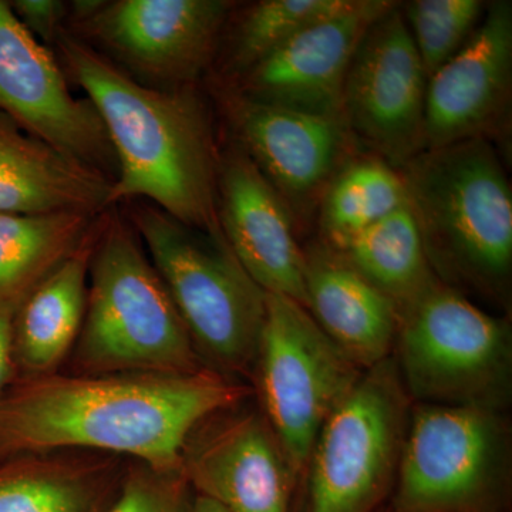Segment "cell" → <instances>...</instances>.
I'll return each instance as SVG.
<instances>
[{
    "label": "cell",
    "mask_w": 512,
    "mask_h": 512,
    "mask_svg": "<svg viewBox=\"0 0 512 512\" xmlns=\"http://www.w3.org/2000/svg\"><path fill=\"white\" fill-rule=\"evenodd\" d=\"M126 458L84 451L25 454L0 461V512H107Z\"/></svg>",
    "instance_id": "21"
},
{
    "label": "cell",
    "mask_w": 512,
    "mask_h": 512,
    "mask_svg": "<svg viewBox=\"0 0 512 512\" xmlns=\"http://www.w3.org/2000/svg\"><path fill=\"white\" fill-rule=\"evenodd\" d=\"M69 74L99 111L117 160L110 207L146 201L214 237L221 150L197 86L157 89L137 82L79 37L57 42Z\"/></svg>",
    "instance_id": "2"
},
{
    "label": "cell",
    "mask_w": 512,
    "mask_h": 512,
    "mask_svg": "<svg viewBox=\"0 0 512 512\" xmlns=\"http://www.w3.org/2000/svg\"><path fill=\"white\" fill-rule=\"evenodd\" d=\"M338 254L399 312L440 281L431 269L407 202L356 235Z\"/></svg>",
    "instance_id": "23"
},
{
    "label": "cell",
    "mask_w": 512,
    "mask_h": 512,
    "mask_svg": "<svg viewBox=\"0 0 512 512\" xmlns=\"http://www.w3.org/2000/svg\"><path fill=\"white\" fill-rule=\"evenodd\" d=\"M357 0H262L252 3L225 36L220 82H232L292 37L355 6Z\"/></svg>",
    "instance_id": "25"
},
{
    "label": "cell",
    "mask_w": 512,
    "mask_h": 512,
    "mask_svg": "<svg viewBox=\"0 0 512 512\" xmlns=\"http://www.w3.org/2000/svg\"><path fill=\"white\" fill-rule=\"evenodd\" d=\"M101 218L82 244L25 296L12 325L15 379L53 375L72 355L86 315L90 261Z\"/></svg>",
    "instance_id": "20"
},
{
    "label": "cell",
    "mask_w": 512,
    "mask_h": 512,
    "mask_svg": "<svg viewBox=\"0 0 512 512\" xmlns=\"http://www.w3.org/2000/svg\"><path fill=\"white\" fill-rule=\"evenodd\" d=\"M113 180L0 113V214L110 210Z\"/></svg>",
    "instance_id": "18"
},
{
    "label": "cell",
    "mask_w": 512,
    "mask_h": 512,
    "mask_svg": "<svg viewBox=\"0 0 512 512\" xmlns=\"http://www.w3.org/2000/svg\"><path fill=\"white\" fill-rule=\"evenodd\" d=\"M190 491L181 470H157L128 460L119 493L107 512H187Z\"/></svg>",
    "instance_id": "27"
},
{
    "label": "cell",
    "mask_w": 512,
    "mask_h": 512,
    "mask_svg": "<svg viewBox=\"0 0 512 512\" xmlns=\"http://www.w3.org/2000/svg\"><path fill=\"white\" fill-rule=\"evenodd\" d=\"M70 369L82 375H187L211 369L130 222L104 212L90 261L86 315Z\"/></svg>",
    "instance_id": "4"
},
{
    "label": "cell",
    "mask_w": 512,
    "mask_h": 512,
    "mask_svg": "<svg viewBox=\"0 0 512 512\" xmlns=\"http://www.w3.org/2000/svg\"><path fill=\"white\" fill-rule=\"evenodd\" d=\"M187 512H228L222 508L220 504L210 500V498L202 497V495L195 494L191 498L190 505H188Z\"/></svg>",
    "instance_id": "30"
},
{
    "label": "cell",
    "mask_w": 512,
    "mask_h": 512,
    "mask_svg": "<svg viewBox=\"0 0 512 512\" xmlns=\"http://www.w3.org/2000/svg\"><path fill=\"white\" fill-rule=\"evenodd\" d=\"M130 224L173 299L208 367L252 376L266 293L252 281L225 238L188 227L146 201H133Z\"/></svg>",
    "instance_id": "5"
},
{
    "label": "cell",
    "mask_w": 512,
    "mask_h": 512,
    "mask_svg": "<svg viewBox=\"0 0 512 512\" xmlns=\"http://www.w3.org/2000/svg\"><path fill=\"white\" fill-rule=\"evenodd\" d=\"M0 113L114 181L117 160L92 101L77 99L50 49L0 0Z\"/></svg>",
    "instance_id": "12"
},
{
    "label": "cell",
    "mask_w": 512,
    "mask_h": 512,
    "mask_svg": "<svg viewBox=\"0 0 512 512\" xmlns=\"http://www.w3.org/2000/svg\"><path fill=\"white\" fill-rule=\"evenodd\" d=\"M512 3L495 0L463 49L429 77L423 151L485 138L510 113Z\"/></svg>",
    "instance_id": "15"
},
{
    "label": "cell",
    "mask_w": 512,
    "mask_h": 512,
    "mask_svg": "<svg viewBox=\"0 0 512 512\" xmlns=\"http://www.w3.org/2000/svg\"><path fill=\"white\" fill-rule=\"evenodd\" d=\"M393 5L357 0L345 12L292 37L232 82H218L259 103L343 121V87L356 47Z\"/></svg>",
    "instance_id": "16"
},
{
    "label": "cell",
    "mask_w": 512,
    "mask_h": 512,
    "mask_svg": "<svg viewBox=\"0 0 512 512\" xmlns=\"http://www.w3.org/2000/svg\"><path fill=\"white\" fill-rule=\"evenodd\" d=\"M217 97L234 143L291 210L320 200L333 175L348 161L350 133L342 120L259 103L220 82Z\"/></svg>",
    "instance_id": "14"
},
{
    "label": "cell",
    "mask_w": 512,
    "mask_h": 512,
    "mask_svg": "<svg viewBox=\"0 0 512 512\" xmlns=\"http://www.w3.org/2000/svg\"><path fill=\"white\" fill-rule=\"evenodd\" d=\"M508 473L510 437L500 410L419 403L397 468L394 511L488 512Z\"/></svg>",
    "instance_id": "8"
},
{
    "label": "cell",
    "mask_w": 512,
    "mask_h": 512,
    "mask_svg": "<svg viewBox=\"0 0 512 512\" xmlns=\"http://www.w3.org/2000/svg\"><path fill=\"white\" fill-rule=\"evenodd\" d=\"M100 215L0 214V305L22 302L82 244Z\"/></svg>",
    "instance_id": "22"
},
{
    "label": "cell",
    "mask_w": 512,
    "mask_h": 512,
    "mask_svg": "<svg viewBox=\"0 0 512 512\" xmlns=\"http://www.w3.org/2000/svg\"><path fill=\"white\" fill-rule=\"evenodd\" d=\"M249 394L247 384L214 369L15 379L0 399V461L84 451L180 470L192 431Z\"/></svg>",
    "instance_id": "1"
},
{
    "label": "cell",
    "mask_w": 512,
    "mask_h": 512,
    "mask_svg": "<svg viewBox=\"0 0 512 512\" xmlns=\"http://www.w3.org/2000/svg\"><path fill=\"white\" fill-rule=\"evenodd\" d=\"M394 512H397V511H394Z\"/></svg>",
    "instance_id": "31"
},
{
    "label": "cell",
    "mask_w": 512,
    "mask_h": 512,
    "mask_svg": "<svg viewBox=\"0 0 512 512\" xmlns=\"http://www.w3.org/2000/svg\"><path fill=\"white\" fill-rule=\"evenodd\" d=\"M410 396L390 356L365 370L320 429L306 463V512H370L396 480Z\"/></svg>",
    "instance_id": "7"
},
{
    "label": "cell",
    "mask_w": 512,
    "mask_h": 512,
    "mask_svg": "<svg viewBox=\"0 0 512 512\" xmlns=\"http://www.w3.org/2000/svg\"><path fill=\"white\" fill-rule=\"evenodd\" d=\"M427 82L400 3L394 2L356 47L343 87V123L399 170L423 151Z\"/></svg>",
    "instance_id": "11"
},
{
    "label": "cell",
    "mask_w": 512,
    "mask_h": 512,
    "mask_svg": "<svg viewBox=\"0 0 512 512\" xmlns=\"http://www.w3.org/2000/svg\"><path fill=\"white\" fill-rule=\"evenodd\" d=\"M241 406L192 431L181 473L195 493L228 512H289L295 471L264 414Z\"/></svg>",
    "instance_id": "13"
},
{
    "label": "cell",
    "mask_w": 512,
    "mask_h": 512,
    "mask_svg": "<svg viewBox=\"0 0 512 512\" xmlns=\"http://www.w3.org/2000/svg\"><path fill=\"white\" fill-rule=\"evenodd\" d=\"M19 305H0V399L16 377L12 356V325Z\"/></svg>",
    "instance_id": "29"
},
{
    "label": "cell",
    "mask_w": 512,
    "mask_h": 512,
    "mask_svg": "<svg viewBox=\"0 0 512 512\" xmlns=\"http://www.w3.org/2000/svg\"><path fill=\"white\" fill-rule=\"evenodd\" d=\"M291 211L238 144L221 151L218 220L229 249L262 291L306 308L305 251Z\"/></svg>",
    "instance_id": "17"
},
{
    "label": "cell",
    "mask_w": 512,
    "mask_h": 512,
    "mask_svg": "<svg viewBox=\"0 0 512 512\" xmlns=\"http://www.w3.org/2000/svg\"><path fill=\"white\" fill-rule=\"evenodd\" d=\"M394 345L410 399L498 410L507 403L510 326L443 281L399 312Z\"/></svg>",
    "instance_id": "6"
},
{
    "label": "cell",
    "mask_w": 512,
    "mask_h": 512,
    "mask_svg": "<svg viewBox=\"0 0 512 512\" xmlns=\"http://www.w3.org/2000/svg\"><path fill=\"white\" fill-rule=\"evenodd\" d=\"M399 171L437 278L505 295L512 271V191L493 144L474 138L420 151Z\"/></svg>",
    "instance_id": "3"
},
{
    "label": "cell",
    "mask_w": 512,
    "mask_h": 512,
    "mask_svg": "<svg viewBox=\"0 0 512 512\" xmlns=\"http://www.w3.org/2000/svg\"><path fill=\"white\" fill-rule=\"evenodd\" d=\"M362 373L305 306L266 293L264 329L252 376L261 412L296 476L305 471L323 424Z\"/></svg>",
    "instance_id": "9"
},
{
    "label": "cell",
    "mask_w": 512,
    "mask_h": 512,
    "mask_svg": "<svg viewBox=\"0 0 512 512\" xmlns=\"http://www.w3.org/2000/svg\"><path fill=\"white\" fill-rule=\"evenodd\" d=\"M10 9L37 42L50 49L66 33L69 2L62 0H13Z\"/></svg>",
    "instance_id": "28"
},
{
    "label": "cell",
    "mask_w": 512,
    "mask_h": 512,
    "mask_svg": "<svg viewBox=\"0 0 512 512\" xmlns=\"http://www.w3.org/2000/svg\"><path fill=\"white\" fill-rule=\"evenodd\" d=\"M403 18L427 77L457 55L476 32L483 0H412L400 3Z\"/></svg>",
    "instance_id": "26"
},
{
    "label": "cell",
    "mask_w": 512,
    "mask_h": 512,
    "mask_svg": "<svg viewBox=\"0 0 512 512\" xmlns=\"http://www.w3.org/2000/svg\"><path fill=\"white\" fill-rule=\"evenodd\" d=\"M406 202L402 174L393 165L377 156L346 161L320 195L319 225L326 247L342 251Z\"/></svg>",
    "instance_id": "24"
},
{
    "label": "cell",
    "mask_w": 512,
    "mask_h": 512,
    "mask_svg": "<svg viewBox=\"0 0 512 512\" xmlns=\"http://www.w3.org/2000/svg\"><path fill=\"white\" fill-rule=\"evenodd\" d=\"M306 311L362 370L390 357L396 305L326 245L305 252Z\"/></svg>",
    "instance_id": "19"
},
{
    "label": "cell",
    "mask_w": 512,
    "mask_h": 512,
    "mask_svg": "<svg viewBox=\"0 0 512 512\" xmlns=\"http://www.w3.org/2000/svg\"><path fill=\"white\" fill-rule=\"evenodd\" d=\"M228 0H114L66 32L157 89L197 86L231 19Z\"/></svg>",
    "instance_id": "10"
}]
</instances>
